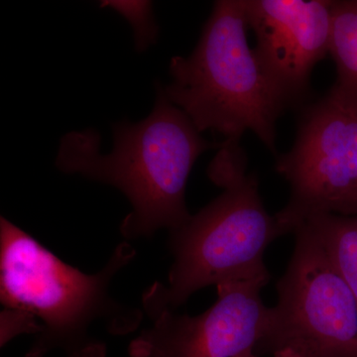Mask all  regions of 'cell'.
Listing matches in <instances>:
<instances>
[{
    "label": "cell",
    "mask_w": 357,
    "mask_h": 357,
    "mask_svg": "<svg viewBox=\"0 0 357 357\" xmlns=\"http://www.w3.org/2000/svg\"><path fill=\"white\" fill-rule=\"evenodd\" d=\"M293 234V255L277 282L278 301L256 354L290 349L301 357H357L354 295L312 230L302 225Z\"/></svg>",
    "instance_id": "cell-5"
},
{
    "label": "cell",
    "mask_w": 357,
    "mask_h": 357,
    "mask_svg": "<svg viewBox=\"0 0 357 357\" xmlns=\"http://www.w3.org/2000/svg\"><path fill=\"white\" fill-rule=\"evenodd\" d=\"M244 7L263 70L290 107H302L312 70L330 55L333 1L244 0Z\"/></svg>",
    "instance_id": "cell-8"
},
{
    "label": "cell",
    "mask_w": 357,
    "mask_h": 357,
    "mask_svg": "<svg viewBox=\"0 0 357 357\" xmlns=\"http://www.w3.org/2000/svg\"><path fill=\"white\" fill-rule=\"evenodd\" d=\"M136 250L128 243L115 248L96 274H86L61 260L6 218L0 220L1 347L29 333L34 342L25 357L61 351L67 357H105L107 344L93 335L137 330L143 312L110 294L112 280Z\"/></svg>",
    "instance_id": "cell-1"
},
{
    "label": "cell",
    "mask_w": 357,
    "mask_h": 357,
    "mask_svg": "<svg viewBox=\"0 0 357 357\" xmlns=\"http://www.w3.org/2000/svg\"><path fill=\"white\" fill-rule=\"evenodd\" d=\"M330 55L337 74L333 89L357 105V0L333 1Z\"/></svg>",
    "instance_id": "cell-10"
},
{
    "label": "cell",
    "mask_w": 357,
    "mask_h": 357,
    "mask_svg": "<svg viewBox=\"0 0 357 357\" xmlns=\"http://www.w3.org/2000/svg\"><path fill=\"white\" fill-rule=\"evenodd\" d=\"M303 225L318 237L357 304V215H319Z\"/></svg>",
    "instance_id": "cell-9"
},
{
    "label": "cell",
    "mask_w": 357,
    "mask_h": 357,
    "mask_svg": "<svg viewBox=\"0 0 357 357\" xmlns=\"http://www.w3.org/2000/svg\"><path fill=\"white\" fill-rule=\"evenodd\" d=\"M222 142L206 173L222 192L170 232L174 262L168 284L155 283L143 296L149 318L165 310L176 311L208 286L270 277L263 256L283 232L263 204L257 177L248 173L239 142Z\"/></svg>",
    "instance_id": "cell-3"
},
{
    "label": "cell",
    "mask_w": 357,
    "mask_h": 357,
    "mask_svg": "<svg viewBox=\"0 0 357 357\" xmlns=\"http://www.w3.org/2000/svg\"><path fill=\"white\" fill-rule=\"evenodd\" d=\"M112 133L114 148L107 154L100 152V136L93 129L66 134L56 166L62 172L112 185L128 199L131 211L121 225L126 238L180 229L192 217L185 197L192 166L222 142L204 138L161 84H157L151 114L136 123L114 124Z\"/></svg>",
    "instance_id": "cell-2"
},
{
    "label": "cell",
    "mask_w": 357,
    "mask_h": 357,
    "mask_svg": "<svg viewBox=\"0 0 357 357\" xmlns=\"http://www.w3.org/2000/svg\"><path fill=\"white\" fill-rule=\"evenodd\" d=\"M100 7H109L123 16L133 28L135 50L142 53L158 38L159 26L155 20L151 1H100Z\"/></svg>",
    "instance_id": "cell-11"
},
{
    "label": "cell",
    "mask_w": 357,
    "mask_h": 357,
    "mask_svg": "<svg viewBox=\"0 0 357 357\" xmlns=\"http://www.w3.org/2000/svg\"><path fill=\"white\" fill-rule=\"evenodd\" d=\"M244 0H218L188 57L171 59L172 82L164 86L199 132L241 142L252 131L277 155L276 124L290 107L248 41Z\"/></svg>",
    "instance_id": "cell-4"
},
{
    "label": "cell",
    "mask_w": 357,
    "mask_h": 357,
    "mask_svg": "<svg viewBox=\"0 0 357 357\" xmlns=\"http://www.w3.org/2000/svg\"><path fill=\"white\" fill-rule=\"evenodd\" d=\"M255 357H258L256 356ZM271 357H301L296 352L290 351V349H282V351L274 352L271 354Z\"/></svg>",
    "instance_id": "cell-12"
},
{
    "label": "cell",
    "mask_w": 357,
    "mask_h": 357,
    "mask_svg": "<svg viewBox=\"0 0 357 357\" xmlns=\"http://www.w3.org/2000/svg\"><path fill=\"white\" fill-rule=\"evenodd\" d=\"M270 277L225 282L215 304L198 316L162 311L131 342L130 357H255L270 307L262 289Z\"/></svg>",
    "instance_id": "cell-7"
},
{
    "label": "cell",
    "mask_w": 357,
    "mask_h": 357,
    "mask_svg": "<svg viewBox=\"0 0 357 357\" xmlns=\"http://www.w3.org/2000/svg\"><path fill=\"white\" fill-rule=\"evenodd\" d=\"M275 169L290 185L275 215L284 236L316 215H356V103L332 88L303 105L295 143Z\"/></svg>",
    "instance_id": "cell-6"
}]
</instances>
